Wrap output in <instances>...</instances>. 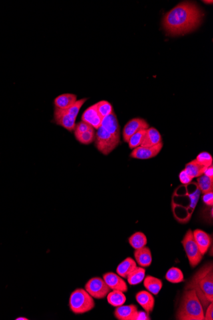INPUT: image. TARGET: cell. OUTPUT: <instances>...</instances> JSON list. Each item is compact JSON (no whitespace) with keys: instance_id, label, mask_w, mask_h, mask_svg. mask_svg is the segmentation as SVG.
<instances>
[{"instance_id":"16","label":"cell","mask_w":213,"mask_h":320,"mask_svg":"<svg viewBox=\"0 0 213 320\" xmlns=\"http://www.w3.org/2000/svg\"><path fill=\"white\" fill-rule=\"evenodd\" d=\"M138 309L136 305H121L114 311V317L119 320H136Z\"/></svg>"},{"instance_id":"8","label":"cell","mask_w":213,"mask_h":320,"mask_svg":"<svg viewBox=\"0 0 213 320\" xmlns=\"http://www.w3.org/2000/svg\"><path fill=\"white\" fill-rule=\"evenodd\" d=\"M85 290L93 299H104L110 291L104 280L99 277L90 279L85 285Z\"/></svg>"},{"instance_id":"12","label":"cell","mask_w":213,"mask_h":320,"mask_svg":"<svg viewBox=\"0 0 213 320\" xmlns=\"http://www.w3.org/2000/svg\"><path fill=\"white\" fill-rule=\"evenodd\" d=\"M81 120L82 121L89 124L94 129L97 130L101 126L103 118L98 113L96 105L94 104L84 111L82 114Z\"/></svg>"},{"instance_id":"21","label":"cell","mask_w":213,"mask_h":320,"mask_svg":"<svg viewBox=\"0 0 213 320\" xmlns=\"http://www.w3.org/2000/svg\"><path fill=\"white\" fill-rule=\"evenodd\" d=\"M137 267V263L132 258L128 257L121 262L116 269V273L124 279H126L128 275Z\"/></svg>"},{"instance_id":"22","label":"cell","mask_w":213,"mask_h":320,"mask_svg":"<svg viewBox=\"0 0 213 320\" xmlns=\"http://www.w3.org/2000/svg\"><path fill=\"white\" fill-rule=\"evenodd\" d=\"M144 286L148 291L153 295H157L160 293L163 287L162 280L152 275H148L144 277Z\"/></svg>"},{"instance_id":"25","label":"cell","mask_w":213,"mask_h":320,"mask_svg":"<svg viewBox=\"0 0 213 320\" xmlns=\"http://www.w3.org/2000/svg\"><path fill=\"white\" fill-rule=\"evenodd\" d=\"M146 269L143 267H137L128 275L127 278L128 283L130 285L136 286L141 283L145 277Z\"/></svg>"},{"instance_id":"26","label":"cell","mask_w":213,"mask_h":320,"mask_svg":"<svg viewBox=\"0 0 213 320\" xmlns=\"http://www.w3.org/2000/svg\"><path fill=\"white\" fill-rule=\"evenodd\" d=\"M128 242H129L130 245L135 250H136L146 246L147 243H148V240H147L145 234L142 233V232L138 231L130 236V237L128 239Z\"/></svg>"},{"instance_id":"6","label":"cell","mask_w":213,"mask_h":320,"mask_svg":"<svg viewBox=\"0 0 213 320\" xmlns=\"http://www.w3.org/2000/svg\"><path fill=\"white\" fill-rule=\"evenodd\" d=\"M94 142L96 149L103 155H108L119 145L120 138L108 133L100 127L96 132Z\"/></svg>"},{"instance_id":"9","label":"cell","mask_w":213,"mask_h":320,"mask_svg":"<svg viewBox=\"0 0 213 320\" xmlns=\"http://www.w3.org/2000/svg\"><path fill=\"white\" fill-rule=\"evenodd\" d=\"M53 122L56 125L61 126L68 131L72 132L75 129L76 119L69 115L64 109L54 108Z\"/></svg>"},{"instance_id":"24","label":"cell","mask_w":213,"mask_h":320,"mask_svg":"<svg viewBox=\"0 0 213 320\" xmlns=\"http://www.w3.org/2000/svg\"><path fill=\"white\" fill-rule=\"evenodd\" d=\"M107 302L110 305L113 307H119L125 303L126 298L123 292L118 291V290H112L108 293Z\"/></svg>"},{"instance_id":"29","label":"cell","mask_w":213,"mask_h":320,"mask_svg":"<svg viewBox=\"0 0 213 320\" xmlns=\"http://www.w3.org/2000/svg\"><path fill=\"white\" fill-rule=\"evenodd\" d=\"M94 129H91L85 133L75 135V137L77 141L84 145H90L93 143L95 139V133Z\"/></svg>"},{"instance_id":"15","label":"cell","mask_w":213,"mask_h":320,"mask_svg":"<svg viewBox=\"0 0 213 320\" xmlns=\"http://www.w3.org/2000/svg\"><path fill=\"white\" fill-rule=\"evenodd\" d=\"M100 127L105 129L108 133L120 138V126L114 112L104 118Z\"/></svg>"},{"instance_id":"18","label":"cell","mask_w":213,"mask_h":320,"mask_svg":"<svg viewBox=\"0 0 213 320\" xmlns=\"http://www.w3.org/2000/svg\"><path fill=\"white\" fill-rule=\"evenodd\" d=\"M134 257L136 263L141 267H150L152 263V252H151L150 248L146 247V246L136 249L134 252Z\"/></svg>"},{"instance_id":"23","label":"cell","mask_w":213,"mask_h":320,"mask_svg":"<svg viewBox=\"0 0 213 320\" xmlns=\"http://www.w3.org/2000/svg\"><path fill=\"white\" fill-rule=\"evenodd\" d=\"M207 167L198 163L196 159L186 164L184 170L192 179L198 178L204 175Z\"/></svg>"},{"instance_id":"36","label":"cell","mask_w":213,"mask_h":320,"mask_svg":"<svg viewBox=\"0 0 213 320\" xmlns=\"http://www.w3.org/2000/svg\"><path fill=\"white\" fill-rule=\"evenodd\" d=\"M204 320H213V304L211 303L206 308V315H204Z\"/></svg>"},{"instance_id":"38","label":"cell","mask_w":213,"mask_h":320,"mask_svg":"<svg viewBox=\"0 0 213 320\" xmlns=\"http://www.w3.org/2000/svg\"><path fill=\"white\" fill-rule=\"evenodd\" d=\"M204 175L207 176V177L212 178L213 179V166H210L206 168V171H205Z\"/></svg>"},{"instance_id":"2","label":"cell","mask_w":213,"mask_h":320,"mask_svg":"<svg viewBox=\"0 0 213 320\" xmlns=\"http://www.w3.org/2000/svg\"><path fill=\"white\" fill-rule=\"evenodd\" d=\"M200 193L197 183L177 188L172 196V209L175 219L179 223L186 224L190 221Z\"/></svg>"},{"instance_id":"32","label":"cell","mask_w":213,"mask_h":320,"mask_svg":"<svg viewBox=\"0 0 213 320\" xmlns=\"http://www.w3.org/2000/svg\"><path fill=\"white\" fill-rule=\"evenodd\" d=\"M196 161L200 165L207 168L213 165V159L212 155L207 152H202L197 156Z\"/></svg>"},{"instance_id":"20","label":"cell","mask_w":213,"mask_h":320,"mask_svg":"<svg viewBox=\"0 0 213 320\" xmlns=\"http://www.w3.org/2000/svg\"><path fill=\"white\" fill-rule=\"evenodd\" d=\"M163 143L162 136L160 132L154 127L149 128L146 130L145 136L141 144V147H153Z\"/></svg>"},{"instance_id":"40","label":"cell","mask_w":213,"mask_h":320,"mask_svg":"<svg viewBox=\"0 0 213 320\" xmlns=\"http://www.w3.org/2000/svg\"><path fill=\"white\" fill-rule=\"evenodd\" d=\"M203 2H204V3H206V4H212L213 3L212 0V1H207V0H205V1H203Z\"/></svg>"},{"instance_id":"35","label":"cell","mask_w":213,"mask_h":320,"mask_svg":"<svg viewBox=\"0 0 213 320\" xmlns=\"http://www.w3.org/2000/svg\"><path fill=\"white\" fill-rule=\"evenodd\" d=\"M202 201L208 207H213V191L203 194Z\"/></svg>"},{"instance_id":"30","label":"cell","mask_w":213,"mask_h":320,"mask_svg":"<svg viewBox=\"0 0 213 320\" xmlns=\"http://www.w3.org/2000/svg\"><path fill=\"white\" fill-rule=\"evenodd\" d=\"M146 131V130H142V131L137 132L130 137L129 141L128 142L130 149L133 150L141 145L144 136H145Z\"/></svg>"},{"instance_id":"17","label":"cell","mask_w":213,"mask_h":320,"mask_svg":"<svg viewBox=\"0 0 213 320\" xmlns=\"http://www.w3.org/2000/svg\"><path fill=\"white\" fill-rule=\"evenodd\" d=\"M136 299L138 305L143 308L148 315L153 311L155 300L153 295L150 292L147 291L138 292L136 296Z\"/></svg>"},{"instance_id":"13","label":"cell","mask_w":213,"mask_h":320,"mask_svg":"<svg viewBox=\"0 0 213 320\" xmlns=\"http://www.w3.org/2000/svg\"><path fill=\"white\" fill-rule=\"evenodd\" d=\"M103 279L110 290H118L125 293L128 289L126 282L118 274L114 273H106L103 275Z\"/></svg>"},{"instance_id":"10","label":"cell","mask_w":213,"mask_h":320,"mask_svg":"<svg viewBox=\"0 0 213 320\" xmlns=\"http://www.w3.org/2000/svg\"><path fill=\"white\" fill-rule=\"evenodd\" d=\"M149 128H150V125L145 120L140 119V118L130 120L124 126L123 132H122V137H123L124 142L128 143L130 137L134 134L142 131V130H147Z\"/></svg>"},{"instance_id":"1","label":"cell","mask_w":213,"mask_h":320,"mask_svg":"<svg viewBox=\"0 0 213 320\" xmlns=\"http://www.w3.org/2000/svg\"><path fill=\"white\" fill-rule=\"evenodd\" d=\"M203 16L202 11L196 4L182 2L165 15L163 27L168 35H184L198 29Z\"/></svg>"},{"instance_id":"4","label":"cell","mask_w":213,"mask_h":320,"mask_svg":"<svg viewBox=\"0 0 213 320\" xmlns=\"http://www.w3.org/2000/svg\"><path fill=\"white\" fill-rule=\"evenodd\" d=\"M176 319L179 320H204V310L194 290L184 291L176 313Z\"/></svg>"},{"instance_id":"7","label":"cell","mask_w":213,"mask_h":320,"mask_svg":"<svg viewBox=\"0 0 213 320\" xmlns=\"http://www.w3.org/2000/svg\"><path fill=\"white\" fill-rule=\"evenodd\" d=\"M182 243L191 267L192 268L197 267L202 261L203 255L195 241L192 230H188L185 235L184 236Z\"/></svg>"},{"instance_id":"11","label":"cell","mask_w":213,"mask_h":320,"mask_svg":"<svg viewBox=\"0 0 213 320\" xmlns=\"http://www.w3.org/2000/svg\"><path fill=\"white\" fill-rule=\"evenodd\" d=\"M164 147V143H161L153 147H138L133 149L130 157L134 159L146 160L155 157L160 153Z\"/></svg>"},{"instance_id":"27","label":"cell","mask_w":213,"mask_h":320,"mask_svg":"<svg viewBox=\"0 0 213 320\" xmlns=\"http://www.w3.org/2000/svg\"><path fill=\"white\" fill-rule=\"evenodd\" d=\"M167 281L170 283L178 284L182 283L184 281V275L183 272L180 269L177 267L170 268L166 275Z\"/></svg>"},{"instance_id":"14","label":"cell","mask_w":213,"mask_h":320,"mask_svg":"<svg viewBox=\"0 0 213 320\" xmlns=\"http://www.w3.org/2000/svg\"><path fill=\"white\" fill-rule=\"evenodd\" d=\"M193 234H194L195 241L198 244L201 253L204 256L208 251L211 244H212V237L210 234L199 229L195 230L194 231H193Z\"/></svg>"},{"instance_id":"33","label":"cell","mask_w":213,"mask_h":320,"mask_svg":"<svg viewBox=\"0 0 213 320\" xmlns=\"http://www.w3.org/2000/svg\"><path fill=\"white\" fill-rule=\"evenodd\" d=\"M93 128L89 124L81 121L79 123H76L75 129L74 131V135L85 133V132L90 131V130L93 129Z\"/></svg>"},{"instance_id":"39","label":"cell","mask_w":213,"mask_h":320,"mask_svg":"<svg viewBox=\"0 0 213 320\" xmlns=\"http://www.w3.org/2000/svg\"><path fill=\"white\" fill-rule=\"evenodd\" d=\"M15 320H28L29 319H28L27 318H26V317H21L16 318V319Z\"/></svg>"},{"instance_id":"3","label":"cell","mask_w":213,"mask_h":320,"mask_svg":"<svg viewBox=\"0 0 213 320\" xmlns=\"http://www.w3.org/2000/svg\"><path fill=\"white\" fill-rule=\"evenodd\" d=\"M194 290L204 311L213 302V265L209 262L201 267L186 283L185 290Z\"/></svg>"},{"instance_id":"31","label":"cell","mask_w":213,"mask_h":320,"mask_svg":"<svg viewBox=\"0 0 213 320\" xmlns=\"http://www.w3.org/2000/svg\"><path fill=\"white\" fill-rule=\"evenodd\" d=\"M96 108L98 113L104 118L106 116L109 115L112 112H114L113 107L109 102L106 101H100L98 103H96Z\"/></svg>"},{"instance_id":"37","label":"cell","mask_w":213,"mask_h":320,"mask_svg":"<svg viewBox=\"0 0 213 320\" xmlns=\"http://www.w3.org/2000/svg\"><path fill=\"white\" fill-rule=\"evenodd\" d=\"M150 315H148V313H146V312H142V311H138L137 315L136 317V320H150Z\"/></svg>"},{"instance_id":"28","label":"cell","mask_w":213,"mask_h":320,"mask_svg":"<svg viewBox=\"0 0 213 320\" xmlns=\"http://www.w3.org/2000/svg\"><path fill=\"white\" fill-rule=\"evenodd\" d=\"M197 181L201 193L205 194L213 191V179L212 178L202 175L198 178Z\"/></svg>"},{"instance_id":"5","label":"cell","mask_w":213,"mask_h":320,"mask_svg":"<svg viewBox=\"0 0 213 320\" xmlns=\"http://www.w3.org/2000/svg\"><path fill=\"white\" fill-rule=\"evenodd\" d=\"M95 303L93 298L85 289L74 290L70 296L69 307L72 313L76 315H82L94 309Z\"/></svg>"},{"instance_id":"34","label":"cell","mask_w":213,"mask_h":320,"mask_svg":"<svg viewBox=\"0 0 213 320\" xmlns=\"http://www.w3.org/2000/svg\"><path fill=\"white\" fill-rule=\"evenodd\" d=\"M179 179H180L181 183L183 185H188V184L192 183L193 179H194L186 173L184 169L180 172V175H179Z\"/></svg>"},{"instance_id":"19","label":"cell","mask_w":213,"mask_h":320,"mask_svg":"<svg viewBox=\"0 0 213 320\" xmlns=\"http://www.w3.org/2000/svg\"><path fill=\"white\" fill-rule=\"evenodd\" d=\"M77 101V96L74 93H63L58 95L54 100V108L67 109Z\"/></svg>"}]
</instances>
